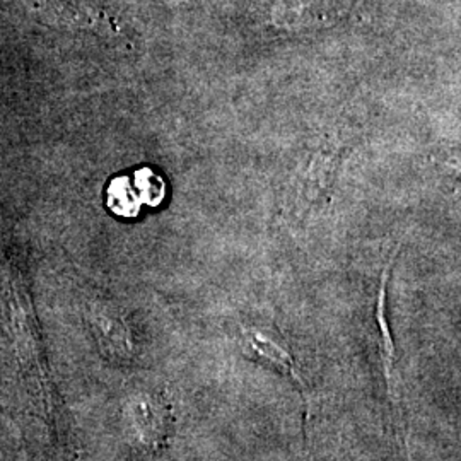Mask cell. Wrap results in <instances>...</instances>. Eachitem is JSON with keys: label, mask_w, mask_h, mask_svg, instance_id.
Listing matches in <instances>:
<instances>
[{"label": "cell", "mask_w": 461, "mask_h": 461, "mask_svg": "<svg viewBox=\"0 0 461 461\" xmlns=\"http://www.w3.org/2000/svg\"><path fill=\"white\" fill-rule=\"evenodd\" d=\"M352 0H282L274 9V23L280 30H308L331 26L348 14Z\"/></svg>", "instance_id": "obj_1"}, {"label": "cell", "mask_w": 461, "mask_h": 461, "mask_svg": "<svg viewBox=\"0 0 461 461\" xmlns=\"http://www.w3.org/2000/svg\"><path fill=\"white\" fill-rule=\"evenodd\" d=\"M245 347L251 357L279 369L282 375L289 376L301 388L304 402L308 405V386L301 375V366L294 359L291 347L277 335L258 329H245L243 331Z\"/></svg>", "instance_id": "obj_2"}, {"label": "cell", "mask_w": 461, "mask_h": 461, "mask_svg": "<svg viewBox=\"0 0 461 461\" xmlns=\"http://www.w3.org/2000/svg\"><path fill=\"white\" fill-rule=\"evenodd\" d=\"M390 268L392 264L388 265L383 280H381V287H379L378 299V323H379V347H381V361H383V371H384V381H386V393L392 403V411H393V419L396 422H400V430L403 436V446L407 451V458L411 460V451H409V441H407V432L403 428V415H402V396H400V369L396 366V352L390 327L386 321V314H384V297H386V284H388V276H390Z\"/></svg>", "instance_id": "obj_3"}, {"label": "cell", "mask_w": 461, "mask_h": 461, "mask_svg": "<svg viewBox=\"0 0 461 461\" xmlns=\"http://www.w3.org/2000/svg\"><path fill=\"white\" fill-rule=\"evenodd\" d=\"M337 163L339 158L333 152H321L314 156L303 186V200L314 203L323 194L329 192L337 173Z\"/></svg>", "instance_id": "obj_4"}, {"label": "cell", "mask_w": 461, "mask_h": 461, "mask_svg": "<svg viewBox=\"0 0 461 461\" xmlns=\"http://www.w3.org/2000/svg\"><path fill=\"white\" fill-rule=\"evenodd\" d=\"M93 323L101 333H104V337H106L104 340H110L113 346L120 347L123 350H125V347H129L127 330L123 327L122 320L116 318L110 310L98 306L93 314Z\"/></svg>", "instance_id": "obj_5"}]
</instances>
